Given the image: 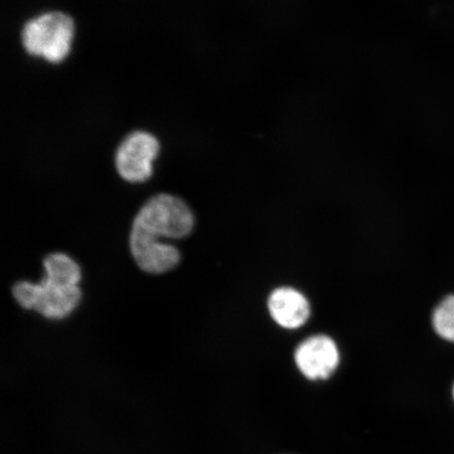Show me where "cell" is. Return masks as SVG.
Wrapping results in <instances>:
<instances>
[{
    "label": "cell",
    "mask_w": 454,
    "mask_h": 454,
    "mask_svg": "<svg viewBox=\"0 0 454 454\" xmlns=\"http://www.w3.org/2000/svg\"><path fill=\"white\" fill-rule=\"evenodd\" d=\"M194 225V214L183 199L168 194L152 197L136 215L130 231L129 249L135 262L152 275L174 270L180 263V253L160 239H183Z\"/></svg>",
    "instance_id": "obj_1"
},
{
    "label": "cell",
    "mask_w": 454,
    "mask_h": 454,
    "mask_svg": "<svg viewBox=\"0 0 454 454\" xmlns=\"http://www.w3.org/2000/svg\"><path fill=\"white\" fill-rule=\"evenodd\" d=\"M45 276L41 283H16L12 294L22 309H33L50 320H61L76 309L82 298L78 283L81 266L69 255L54 253L43 260Z\"/></svg>",
    "instance_id": "obj_2"
},
{
    "label": "cell",
    "mask_w": 454,
    "mask_h": 454,
    "mask_svg": "<svg viewBox=\"0 0 454 454\" xmlns=\"http://www.w3.org/2000/svg\"><path fill=\"white\" fill-rule=\"evenodd\" d=\"M75 35V24L69 15L48 12L27 22L21 42L27 54L59 64L69 55Z\"/></svg>",
    "instance_id": "obj_3"
},
{
    "label": "cell",
    "mask_w": 454,
    "mask_h": 454,
    "mask_svg": "<svg viewBox=\"0 0 454 454\" xmlns=\"http://www.w3.org/2000/svg\"><path fill=\"white\" fill-rule=\"evenodd\" d=\"M160 151L159 141L150 133L134 132L127 136L116 152V168L130 184L145 183L153 174V162Z\"/></svg>",
    "instance_id": "obj_4"
},
{
    "label": "cell",
    "mask_w": 454,
    "mask_h": 454,
    "mask_svg": "<svg viewBox=\"0 0 454 454\" xmlns=\"http://www.w3.org/2000/svg\"><path fill=\"white\" fill-rule=\"evenodd\" d=\"M294 362L305 378L319 381L328 379L337 371L340 351L331 337L317 334L298 346L294 351Z\"/></svg>",
    "instance_id": "obj_5"
},
{
    "label": "cell",
    "mask_w": 454,
    "mask_h": 454,
    "mask_svg": "<svg viewBox=\"0 0 454 454\" xmlns=\"http://www.w3.org/2000/svg\"><path fill=\"white\" fill-rule=\"evenodd\" d=\"M268 306L272 320L283 328L302 327L310 317L309 300L293 287L275 289L270 294Z\"/></svg>",
    "instance_id": "obj_6"
},
{
    "label": "cell",
    "mask_w": 454,
    "mask_h": 454,
    "mask_svg": "<svg viewBox=\"0 0 454 454\" xmlns=\"http://www.w3.org/2000/svg\"><path fill=\"white\" fill-rule=\"evenodd\" d=\"M433 326L442 339L454 343V294L442 300L434 309Z\"/></svg>",
    "instance_id": "obj_7"
},
{
    "label": "cell",
    "mask_w": 454,
    "mask_h": 454,
    "mask_svg": "<svg viewBox=\"0 0 454 454\" xmlns=\"http://www.w3.org/2000/svg\"><path fill=\"white\" fill-rule=\"evenodd\" d=\"M453 399H454V387H453Z\"/></svg>",
    "instance_id": "obj_8"
}]
</instances>
